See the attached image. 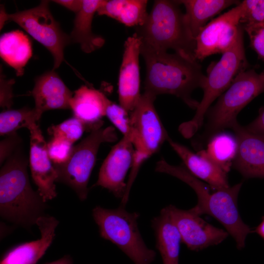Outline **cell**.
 I'll return each instance as SVG.
<instances>
[{"instance_id": "36", "label": "cell", "mask_w": 264, "mask_h": 264, "mask_svg": "<svg viewBox=\"0 0 264 264\" xmlns=\"http://www.w3.org/2000/svg\"><path fill=\"white\" fill-rule=\"evenodd\" d=\"M53 1L75 13H77L80 10L83 3L82 0H56Z\"/></svg>"}, {"instance_id": "1", "label": "cell", "mask_w": 264, "mask_h": 264, "mask_svg": "<svg viewBox=\"0 0 264 264\" xmlns=\"http://www.w3.org/2000/svg\"><path fill=\"white\" fill-rule=\"evenodd\" d=\"M140 54L146 67L144 92L156 97L172 94L190 108L197 109L199 102L192 98V93L197 88H202L206 80L197 60L175 52L153 49L142 44Z\"/></svg>"}, {"instance_id": "18", "label": "cell", "mask_w": 264, "mask_h": 264, "mask_svg": "<svg viewBox=\"0 0 264 264\" xmlns=\"http://www.w3.org/2000/svg\"><path fill=\"white\" fill-rule=\"evenodd\" d=\"M167 141L182 159L185 168L194 176L206 182L212 189L216 190L229 187L227 172L203 151L195 154L170 137Z\"/></svg>"}, {"instance_id": "6", "label": "cell", "mask_w": 264, "mask_h": 264, "mask_svg": "<svg viewBox=\"0 0 264 264\" xmlns=\"http://www.w3.org/2000/svg\"><path fill=\"white\" fill-rule=\"evenodd\" d=\"M92 216L100 236L115 244L134 264H151L154 261L156 253L146 246L138 229L139 213L129 212L122 206L113 209L97 206Z\"/></svg>"}, {"instance_id": "30", "label": "cell", "mask_w": 264, "mask_h": 264, "mask_svg": "<svg viewBox=\"0 0 264 264\" xmlns=\"http://www.w3.org/2000/svg\"><path fill=\"white\" fill-rule=\"evenodd\" d=\"M241 3L242 14L241 23L242 25H264V0H244Z\"/></svg>"}, {"instance_id": "20", "label": "cell", "mask_w": 264, "mask_h": 264, "mask_svg": "<svg viewBox=\"0 0 264 264\" xmlns=\"http://www.w3.org/2000/svg\"><path fill=\"white\" fill-rule=\"evenodd\" d=\"M111 101L99 90L82 86L74 92L69 105L74 116L81 120L90 132L102 128V118Z\"/></svg>"}, {"instance_id": "5", "label": "cell", "mask_w": 264, "mask_h": 264, "mask_svg": "<svg viewBox=\"0 0 264 264\" xmlns=\"http://www.w3.org/2000/svg\"><path fill=\"white\" fill-rule=\"evenodd\" d=\"M248 66L242 27L233 45L222 54L219 61L208 68L206 82L202 88L203 97L196 113L191 120L179 126V131L183 136L190 138L198 130L212 103L229 87L240 73L247 69Z\"/></svg>"}, {"instance_id": "8", "label": "cell", "mask_w": 264, "mask_h": 264, "mask_svg": "<svg viewBox=\"0 0 264 264\" xmlns=\"http://www.w3.org/2000/svg\"><path fill=\"white\" fill-rule=\"evenodd\" d=\"M117 139L115 129L111 126L92 131L79 144L73 147L65 162L53 165L58 175L56 182L67 185L81 200H86L88 193V184L100 145L114 142Z\"/></svg>"}, {"instance_id": "4", "label": "cell", "mask_w": 264, "mask_h": 264, "mask_svg": "<svg viewBox=\"0 0 264 264\" xmlns=\"http://www.w3.org/2000/svg\"><path fill=\"white\" fill-rule=\"evenodd\" d=\"M178 0H155L143 25L136 33L142 44L153 49L175 53L194 59L195 40L192 36Z\"/></svg>"}, {"instance_id": "21", "label": "cell", "mask_w": 264, "mask_h": 264, "mask_svg": "<svg viewBox=\"0 0 264 264\" xmlns=\"http://www.w3.org/2000/svg\"><path fill=\"white\" fill-rule=\"evenodd\" d=\"M154 231L156 248L159 252L163 264H179L181 238L170 214L168 206L152 220Z\"/></svg>"}, {"instance_id": "38", "label": "cell", "mask_w": 264, "mask_h": 264, "mask_svg": "<svg viewBox=\"0 0 264 264\" xmlns=\"http://www.w3.org/2000/svg\"><path fill=\"white\" fill-rule=\"evenodd\" d=\"M257 233L264 240V216L260 223L255 228L253 232Z\"/></svg>"}, {"instance_id": "28", "label": "cell", "mask_w": 264, "mask_h": 264, "mask_svg": "<svg viewBox=\"0 0 264 264\" xmlns=\"http://www.w3.org/2000/svg\"><path fill=\"white\" fill-rule=\"evenodd\" d=\"M85 131L86 129L83 122L74 116L49 127L48 132L52 137H62L73 144L82 136Z\"/></svg>"}, {"instance_id": "32", "label": "cell", "mask_w": 264, "mask_h": 264, "mask_svg": "<svg viewBox=\"0 0 264 264\" xmlns=\"http://www.w3.org/2000/svg\"><path fill=\"white\" fill-rule=\"evenodd\" d=\"M242 26L248 35L250 46L258 57L264 61V25L246 24Z\"/></svg>"}, {"instance_id": "37", "label": "cell", "mask_w": 264, "mask_h": 264, "mask_svg": "<svg viewBox=\"0 0 264 264\" xmlns=\"http://www.w3.org/2000/svg\"><path fill=\"white\" fill-rule=\"evenodd\" d=\"M44 264H73V260L70 255H66L57 260Z\"/></svg>"}, {"instance_id": "22", "label": "cell", "mask_w": 264, "mask_h": 264, "mask_svg": "<svg viewBox=\"0 0 264 264\" xmlns=\"http://www.w3.org/2000/svg\"><path fill=\"white\" fill-rule=\"evenodd\" d=\"M104 0H83L80 10L76 13L74 26L71 33V41L80 44L81 49L89 53L101 47L104 39L92 31L94 15L103 3Z\"/></svg>"}, {"instance_id": "13", "label": "cell", "mask_w": 264, "mask_h": 264, "mask_svg": "<svg viewBox=\"0 0 264 264\" xmlns=\"http://www.w3.org/2000/svg\"><path fill=\"white\" fill-rule=\"evenodd\" d=\"M135 148L131 139L123 138L114 145L103 161L98 177L93 186L106 188L116 198L122 199L125 193L127 183L125 180L132 168Z\"/></svg>"}, {"instance_id": "24", "label": "cell", "mask_w": 264, "mask_h": 264, "mask_svg": "<svg viewBox=\"0 0 264 264\" xmlns=\"http://www.w3.org/2000/svg\"><path fill=\"white\" fill-rule=\"evenodd\" d=\"M32 55L31 42L22 31L13 30L4 33L0 36V57L15 69L17 76L23 74L24 67Z\"/></svg>"}, {"instance_id": "26", "label": "cell", "mask_w": 264, "mask_h": 264, "mask_svg": "<svg viewBox=\"0 0 264 264\" xmlns=\"http://www.w3.org/2000/svg\"><path fill=\"white\" fill-rule=\"evenodd\" d=\"M237 148L238 143L235 135L220 132L208 140L207 148L203 151L227 173L235 159Z\"/></svg>"}, {"instance_id": "31", "label": "cell", "mask_w": 264, "mask_h": 264, "mask_svg": "<svg viewBox=\"0 0 264 264\" xmlns=\"http://www.w3.org/2000/svg\"><path fill=\"white\" fill-rule=\"evenodd\" d=\"M73 144L59 137H52L47 143L49 158L53 165L65 162L68 158L73 148Z\"/></svg>"}, {"instance_id": "29", "label": "cell", "mask_w": 264, "mask_h": 264, "mask_svg": "<svg viewBox=\"0 0 264 264\" xmlns=\"http://www.w3.org/2000/svg\"><path fill=\"white\" fill-rule=\"evenodd\" d=\"M129 113L120 105L110 101L107 107L106 116L121 132L123 136L130 138L132 142L133 132Z\"/></svg>"}, {"instance_id": "39", "label": "cell", "mask_w": 264, "mask_h": 264, "mask_svg": "<svg viewBox=\"0 0 264 264\" xmlns=\"http://www.w3.org/2000/svg\"><path fill=\"white\" fill-rule=\"evenodd\" d=\"M261 73H262V75H263V78H264V71H263V72H261Z\"/></svg>"}, {"instance_id": "23", "label": "cell", "mask_w": 264, "mask_h": 264, "mask_svg": "<svg viewBox=\"0 0 264 264\" xmlns=\"http://www.w3.org/2000/svg\"><path fill=\"white\" fill-rule=\"evenodd\" d=\"M178 2L185 8L186 22L195 40L212 18L229 6L240 2L234 0H181Z\"/></svg>"}, {"instance_id": "14", "label": "cell", "mask_w": 264, "mask_h": 264, "mask_svg": "<svg viewBox=\"0 0 264 264\" xmlns=\"http://www.w3.org/2000/svg\"><path fill=\"white\" fill-rule=\"evenodd\" d=\"M30 132L29 166L33 180L44 202L57 195L56 185L57 173L48 156L47 143L37 122L28 129Z\"/></svg>"}, {"instance_id": "7", "label": "cell", "mask_w": 264, "mask_h": 264, "mask_svg": "<svg viewBox=\"0 0 264 264\" xmlns=\"http://www.w3.org/2000/svg\"><path fill=\"white\" fill-rule=\"evenodd\" d=\"M263 92L264 79L262 73L258 74L253 69L240 73L219 97L216 104L207 110L203 139L208 140L226 128L232 129L238 123L239 112Z\"/></svg>"}, {"instance_id": "10", "label": "cell", "mask_w": 264, "mask_h": 264, "mask_svg": "<svg viewBox=\"0 0 264 264\" xmlns=\"http://www.w3.org/2000/svg\"><path fill=\"white\" fill-rule=\"evenodd\" d=\"M155 98L144 92L130 114L135 150L146 159L158 152L169 138L154 106Z\"/></svg>"}, {"instance_id": "27", "label": "cell", "mask_w": 264, "mask_h": 264, "mask_svg": "<svg viewBox=\"0 0 264 264\" xmlns=\"http://www.w3.org/2000/svg\"><path fill=\"white\" fill-rule=\"evenodd\" d=\"M41 117L35 108L24 107L18 110H8L0 114V134L8 135L22 128L27 129Z\"/></svg>"}, {"instance_id": "25", "label": "cell", "mask_w": 264, "mask_h": 264, "mask_svg": "<svg viewBox=\"0 0 264 264\" xmlns=\"http://www.w3.org/2000/svg\"><path fill=\"white\" fill-rule=\"evenodd\" d=\"M147 3L146 0H104L97 13L114 19L127 26H140L148 15Z\"/></svg>"}, {"instance_id": "33", "label": "cell", "mask_w": 264, "mask_h": 264, "mask_svg": "<svg viewBox=\"0 0 264 264\" xmlns=\"http://www.w3.org/2000/svg\"><path fill=\"white\" fill-rule=\"evenodd\" d=\"M22 140L17 132L6 136L0 142V164L10 156L15 150L22 145Z\"/></svg>"}, {"instance_id": "17", "label": "cell", "mask_w": 264, "mask_h": 264, "mask_svg": "<svg viewBox=\"0 0 264 264\" xmlns=\"http://www.w3.org/2000/svg\"><path fill=\"white\" fill-rule=\"evenodd\" d=\"M58 224L53 217L39 218L36 224L41 232L40 238L13 247L3 256L0 264H36L52 243Z\"/></svg>"}, {"instance_id": "34", "label": "cell", "mask_w": 264, "mask_h": 264, "mask_svg": "<svg viewBox=\"0 0 264 264\" xmlns=\"http://www.w3.org/2000/svg\"><path fill=\"white\" fill-rule=\"evenodd\" d=\"M13 80H7L1 75L0 86V105L5 110H10L13 105L12 86Z\"/></svg>"}, {"instance_id": "2", "label": "cell", "mask_w": 264, "mask_h": 264, "mask_svg": "<svg viewBox=\"0 0 264 264\" xmlns=\"http://www.w3.org/2000/svg\"><path fill=\"white\" fill-rule=\"evenodd\" d=\"M155 167V172L174 176L195 191L198 202L190 209L192 212L200 216L207 215L213 217L233 237L238 249L244 247L246 238L253 230L243 221L238 209V198L242 183L210 192V187L192 175L183 165H170L162 159Z\"/></svg>"}, {"instance_id": "3", "label": "cell", "mask_w": 264, "mask_h": 264, "mask_svg": "<svg viewBox=\"0 0 264 264\" xmlns=\"http://www.w3.org/2000/svg\"><path fill=\"white\" fill-rule=\"evenodd\" d=\"M28 159L21 145L5 161L0 171V215L24 227L36 224L45 208L39 193L29 180Z\"/></svg>"}, {"instance_id": "19", "label": "cell", "mask_w": 264, "mask_h": 264, "mask_svg": "<svg viewBox=\"0 0 264 264\" xmlns=\"http://www.w3.org/2000/svg\"><path fill=\"white\" fill-rule=\"evenodd\" d=\"M31 93L34 108L41 116L48 110L70 109L69 103L74 94L53 69L35 79Z\"/></svg>"}, {"instance_id": "15", "label": "cell", "mask_w": 264, "mask_h": 264, "mask_svg": "<svg viewBox=\"0 0 264 264\" xmlns=\"http://www.w3.org/2000/svg\"><path fill=\"white\" fill-rule=\"evenodd\" d=\"M141 44V38L136 32L127 38L120 67L118 83L119 105L130 113L141 95L139 65Z\"/></svg>"}, {"instance_id": "16", "label": "cell", "mask_w": 264, "mask_h": 264, "mask_svg": "<svg viewBox=\"0 0 264 264\" xmlns=\"http://www.w3.org/2000/svg\"><path fill=\"white\" fill-rule=\"evenodd\" d=\"M232 130L238 143L234 167L245 178H264V135L249 132L238 122Z\"/></svg>"}, {"instance_id": "9", "label": "cell", "mask_w": 264, "mask_h": 264, "mask_svg": "<svg viewBox=\"0 0 264 264\" xmlns=\"http://www.w3.org/2000/svg\"><path fill=\"white\" fill-rule=\"evenodd\" d=\"M48 4V0H42L35 7L10 14L1 9L0 29L7 21L17 23L49 51L53 58L54 70L64 61V49L71 41L54 18Z\"/></svg>"}, {"instance_id": "35", "label": "cell", "mask_w": 264, "mask_h": 264, "mask_svg": "<svg viewBox=\"0 0 264 264\" xmlns=\"http://www.w3.org/2000/svg\"><path fill=\"white\" fill-rule=\"evenodd\" d=\"M244 127L249 132L264 135V108L261 109L258 116L253 121Z\"/></svg>"}, {"instance_id": "12", "label": "cell", "mask_w": 264, "mask_h": 264, "mask_svg": "<svg viewBox=\"0 0 264 264\" xmlns=\"http://www.w3.org/2000/svg\"><path fill=\"white\" fill-rule=\"evenodd\" d=\"M168 207L182 242L190 250L198 251L218 245L229 235L227 231L214 226L190 209H180L173 205Z\"/></svg>"}, {"instance_id": "11", "label": "cell", "mask_w": 264, "mask_h": 264, "mask_svg": "<svg viewBox=\"0 0 264 264\" xmlns=\"http://www.w3.org/2000/svg\"><path fill=\"white\" fill-rule=\"evenodd\" d=\"M242 14L240 2L208 22L195 39V59L201 61L210 55L222 54L230 48L242 28L241 23Z\"/></svg>"}]
</instances>
